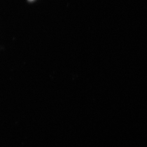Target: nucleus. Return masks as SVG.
Segmentation results:
<instances>
[{"label":"nucleus","mask_w":147,"mask_h":147,"mask_svg":"<svg viewBox=\"0 0 147 147\" xmlns=\"http://www.w3.org/2000/svg\"><path fill=\"white\" fill-rule=\"evenodd\" d=\"M29 1H33V0H29Z\"/></svg>","instance_id":"f257e3e1"}]
</instances>
